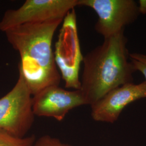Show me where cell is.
I'll return each mask as SVG.
<instances>
[{
  "label": "cell",
  "instance_id": "obj_1",
  "mask_svg": "<svg viewBox=\"0 0 146 146\" xmlns=\"http://www.w3.org/2000/svg\"><path fill=\"white\" fill-rule=\"evenodd\" d=\"M63 19L32 23L5 31L7 40L20 56L19 71L32 96L51 86H59L61 76L52 52L53 36Z\"/></svg>",
  "mask_w": 146,
  "mask_h": 146
},
{
  "label": "cell",
  "instance_id": "obj_2",
  "mask_svg": "<svg viewBox=\"0 0 146 146\" xmlns=\"http://www.w3.org/2000/svg\"><path fill=\"white\" fill-rule=\"evenodd\" d=\"M125 31L104 38L83 58L84 69L79 90L90 106L110 90L134 83L135 72L129 60Z\"/></svg>",
  "mask_w": 146,
  "mask_h": 146
},
{
  "label": "cell",
  "instance_id": "obj_3",
  "mask_svg": "<svg viewBox=\"0 0 146 146\" xmlns=\"http://www.w3.org/2000/svg\"><path fill=\"white\" fill-rule=\"evenodd\" d=\"M32 95L21 73L15 86L0 99V129L19 137L31 129L35 115Z\"/></svg>",
  "mask_w": 146,
  "mask_h": 146
},
{
  "label": "cell",
  "instance_id": "obj_4",
  "mask_svg": "<svg viewBox=\"0 0 146 146\" xmlns=\"http://www.w3.org/2000/svg\"><path fill=\"white\" fill-rule=\"evenodd\" d=\"M54 53L56 65L66 88L79 90L80 63L83 60L78 40L75 9L69 11L62 21Z\"/></svg>",
  "mask_w": 146,
  "mask_h": 146
},
{
  "label": "cell",
  "instance_id": "obj_5",
  "mask_svg": "<svg viewBox=\"0 0 146 146\" xmlns=\"http://www.w3.org/2000/svg\"><path fill=\"white\" fill-rule=\"evenodd\" d=\"M78 6L92 8L98 16L96 32L104 38L125 31L137 19L140 13L134 0H78Z\"/></svg>",
  "mask_w": 146,
  "mask_h": 146
},
{
  "label": "cell",
  "instance_id": "obj_6",
  "mask_svg": "<svg viewBox=\"0 0 146 146\" xmlns=\"http://www.w3.org/2000/svg\"><path fill=\"white\" fill-rule=\"evenodd\" d=\"M78 6V0H27L17 9L6 11L0 21V31H5L22 25L63 19Z\"/></svg>",
  "mask_w": 146,
  "mask_h": 146
},
{
  "label": "cell",
  "instance_id": "obj_7",
  "mask_svg": "<svg viewBox=\"0 0 146 146\" xmlns=\"http://www.w3.org/2000/svg\"><path fill=\"white\" fill-rule=\"evenodd\" d=\"M86 104L80 90L69 91L58 86L43 89L32 98L34 115L50 117L58 121H62L70 110Z\"/></svg>",
  "mask_w": 146,
  "mask_h": 146
},
{
  "label": "cell",
  "instance_id": "obj_8",
  "mask_svg": "<svg viewBox=\"0 0 146 146\" xmlns=\"http://www.w3.org/2000/svg\"><path fill=\"white\" fill-rule=\"evenodd\" d=\"M146 99V82L125 84L114 89L91 106L94 121L114 123L128 104Z\"/></svg>",
  "mask_w": 146,
  "mask_h": 146
},
{
  "label": "cell",
  "instance_id": "obj_9",
  "mask_svg": "<svg viewBox=\"0 0 146 146\" xmlns=\"http://www.w3.org/2000/svg\"><path fill=\"white\" fill-rule=\"evenodd\" d=\"M35 141L34 135L19 137L0 129V146H33Z\"/></svg>",
  "mask_w": 146,
  "mask_h": 146
},
{
  "label": "cell",
  "instance_id": "obj_10",
  "mask_svg": "<svg viewBox=\"0 0 146 146\" xmlns=\"http://www.w3.org/2000/svg\"><path fill=\"white\" fill-rule=\"evenodd\" d=\"M129 60L135 71H139L143 75L146 82V55L139 52L129 54Z\"/></svg>",
  "mask_w": 146,
  "mask_h": 146
},
{
  "label": "cell",
  "instance_id": "obj_11",
  "mask_svg": "<svg viewBox=\"0 0 146 146\" xmlns=\"http://www.w3.org/2000/svg\"><path fill=\"white\" fill-rule=\"evenodd\" d=\"M33 146H70L62 143L59 139L50 136L44 135L40 137L35 141Z\"/></svg>",
  "mask_w": 146,
  "mask_h": 146
},
{
  "label": "cell",
  "instance_id": "obj_12",
  "mask_svg": "<svg viewBox=\"0 0 146 146\" xmlns=\"http://www.w3.org/2000/svg\"><path fill=\"white\" fill-rule=\"evenodd\" d=\"M138 8L140 14H146V0L138 1Z\"/></svg>",
  "mask_w": 146,
  "mask_h": 146
}]
</instances>
